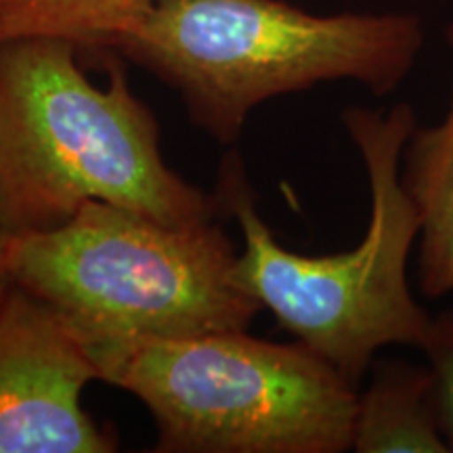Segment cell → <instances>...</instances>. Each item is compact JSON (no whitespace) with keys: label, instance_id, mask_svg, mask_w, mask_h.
I'll return each mask as SVG.
<instances>
[{"label":"cell","instance_id":"ba28073f","mask_svg":"<svg viewBox=\"0 0 453 453\" xmlns=\"http://www.w3.org/2000/svg\"><path fill=\"white\" fill-rule=\"evenodd\" d=\"M353 451L451 453L428 364L405 359L373 364L370 387L357 399Z\"/></svg>","mask_w":453,"mask_h":453},{"label":"cell","instance_id":"8992f818","mask_svg":"<svg viewBox=\"0 0 453 453\" xmlns=\"http://www.w3.org/2000/svg\"><path fill=\"white\" fill-rule=\"evenodd\" d=\"M93 355L53 307L21 288L0 300V453H111L118 441L82 405Z\"/></svg>","mask_w":453,"mask_h":453},{"label":"cell","instance_id":"277c9868","mask_svg":"<svg viewBox=\"0 0 453 453\" xmlns=\"http://www.w3.org/2000/svg\"><path fill=\"white\" fill-rule=\"evenodd\" d=\"M87 344V342H84ZM99 380L134 395L162 453L353 449L357 384L307 344L248 330L87 344Z\"/></svg>","mask_w":453,"mask_h":453},{"label":"cell","instance_id":"5b68a950","mask_svg":"<svg viewBox=\"0 0 453 453\" xmlns=\"http://www.w3.org/2000/svg\"><path fill=\"white\" fill-rule=\"evenodd\" d=\"M13 286L53 307L84 342L248 330L260 303L235 281L219 225H166L87 202L64 225L9 235Z\"/></svg>","mask_w":453,"mask_h":453},{"label":"cell","instance_id":"7c38bea8","mask_svg":"<svg viewBox=\"0 0 453 453\" xmlns=\"http://www.w3.org/2000/svg\"><path fill=\"white\" fill-rule=\"evenodd\" d=\"M4 38H7V36H4V32H3V27H0V42H3V41H4Z\"/></svg>","mask_w":453,"mask_h":453},{"label":"cell","instance_id":"3957f363","mask_svg":"<svg viewBox=\"0 0 453 453\" xmlns=\"http://www.w3.org/2000/svg\"><path fill=\"white\" fill-rule=\"evenodd\" d=\"M424 47L413 13L313 15L286 0H154L110 44L185 101L197 128L231 145L265 101L353 81L388 95Z\"/></svg>","mask_w":453,"mask_h":453},{"label":"cell","instance_id":"52a82bcc","mask_svg":"<svg viewBox=\"0 0 453 453\" xmlns=\"http://www.w3.org/2000/svg\"><path fill=\"white\" fill-rule=\"evenodd\" d=\"M453 59V24L445 30ZM401 180L420 220L418 277L426 298L453 292V88L443 120L411 130Z\"/></svg>","mask_w":453,"mask_h":453},{"label":"cell","instance_id":"30bf717a","mask_svg":"<svg viewBox=\"0 0 453 453\" xmlns=\"http://www.w3.org/2000/svg\"><path fill=\"white\" fill-rule=\"evenodd\" d=\"M420 350L426 355V364L434 376L441 426L453 451V311L433 317Z\"/></svg>","mask_w":453,"mask_h":453},{"label":"cell","instance_id":"7a4b0ae2","mask_svg":"<svg viewBox=\"0 0 453 453\" xmlns=\"http://www.w3.org/2000/svg\"><path fill=\"white\" fill-rule=\"evenodd\" d=\"M342 124L365 166L372 197L367 231L353 250L304 257L283 248L258 214L237 151L220 164L214 196L243 235L235 281L283 330L359 384L380 349H422L433 315L413 296L407 277L420 220L401 180V157L416 113L410 104L387 113L353 105L342 111Z\"/></svg>","mask_w":453,"mask_h":453},{"label":"cell","instance_id":"9c48e42d","mask_svg":"<svg viewBox=\"0 0 453 453\" xmlns=\"http://www.w3.org/2000/svg\"><path fill=\"white\" fill-rule=\"evenodd\" d=\"M154 0H0L4 36H53L81 49H110Z\"/></svg>","mask_w":453,"mask_h":453},{"label":"cell","instance_id":"6da1fadb","mask_svg":"<svg viewBox=\"0 0 453 453\" xmlns=\"http://www.w3.org/2000/svg\"><path fill=\"white\" fill-rule=\"evenodd\" d=\"M78 50L53 36L0 42V229H55L87 202L166 225L212 223L217 196L166 166L160 127L122 65L107 61V84L97 87Z\"/></svg>","mask_w":453,"mask_h":453},{"label":"cell","instance_id":"8fae6325","mask_svg":"<svg viewBox=\"0 0 453 453\" xmlns=\"http://www.w3.org/2000/svg\"><path fill=\"white\" fill-rule=\"evenodd\" d=\"M7 246H9V235L0 229V300L4 294L11 290L13 281H11L9 273V260H7Z\"/></svg>","mask_w":453,"mask_h":453}]
</instances>
